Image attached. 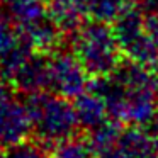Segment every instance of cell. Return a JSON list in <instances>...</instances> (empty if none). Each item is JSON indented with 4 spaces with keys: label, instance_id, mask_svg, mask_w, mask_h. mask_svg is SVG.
<instances>
[{
    "label": "cell",
    "instance_id": "1",
    "mask_svg": "<svg viewBox=\"0 0 158 158\" xmlns=\"http://www.w3.org/2000/svg\"><path fill=\"white\" fill-rule=\"evenodd\" d=\"M89 89L97 92L110 117L143 126L158 116V78L141 63L129 61L107 77H94Z\"/></svg>",
    "mask_w": 158,
    "mask_h": 158
},
{
    "label": "cell",
    "instance_id": "2",
    "mask_svg": "<svg viewBox=\"0 0 158 158\" xmlns=\"http://www.w3.org/2000/svg\"><path fill=\"white\" fill-rule=\"evenodd\" d=\"M72 51L90 77L112 75L119 68L123 56L114 26L99 21L83 22L73 32Z\"/></svg>",
    "mask_w": 158,
    "mask_h": 158
},
{
    "label": "cell",
    "instance_id": "3",
    "mask_svg": "<svg viewBox=\"0 0 158 158\" xmlns=\"http://www.w3.org/2000/svg\"><path fill=\"white\" fill-rule=\"evenodd\" d=\"M32 121V131L44 144L68 141L78 129V119L73 104L55 92L27 94L24 100Z\"/></svg>",
    "mask_w": 158,
    "mask_h": 158
},
{
    "label": "cell",
    "instance_id": "4",
    "mask_svg": "<svg viewBox=\"0 0 158 158\" xmlns=\"http://www.w3.org/2000/svg\"><path fill=\"white\" fill-rule=\"evenodd\" d=\"M112 26L121 51L129 61L144 66H153L158 61V43L148 31L146 14L138 5L126 10Z\"/></svg>",
    "mask_w": 158,
    "mask_h": 158
},
{
    "label": "cell",
    "instance_id": "5",
    "mask_svg": "<svg viewBox=\"0 0 158 158\" xmlns=\"http://www.w3.org/2000/svg\"><path fill=\"white\" fill-rule=\"evenodd\" d=\"M89 72L73 51L56 49L49 56V89L55 94L75 99L89 89Z\"/></svg>",
    "mask_w": 158,
    "mask_h": 158
},
{
    "label": "cell",
    "instance_id": "6",
    "mask_svg": "<svg viewBox=\"0 0 158 158\" xmlns=\"http://www.w3.org/2000/svg\"><path fill=\"white\" fill-rule=\"evenodd\" d=\"M32 131V121L24 102L5 99L0 102V146L24 141Z\"/></svg>",
    "mask_w": 158,
    "mask_h": 158
},
{
    "label": "cell",
    "instance_id": "7",
    "mask_svg": "<svg viewBox=\"0 0 158 158\" xmlns=\"http://www.w3.org/2000/svg\"><path fill=\"white\" fill-rule=\"evenodd\" d=\"M9 83L26 95L49 90V58L34 51L14 72Z\"/></svg>",
    "mask_w": 158,
    "mask_h": 158
},
{
    "label": "cell",
    "instance_id": "8",
    "mask_svg": "<svg viewBox=\"0 0 158 158\" xmlns=\"http://www.w3.org/2000/svg\"><path fill=\"white\" fill-rule=\"evenodd\" d=\"M97 158H158V141L136 126L121 131L112 150Z\"/></svg>",
    "mask_w": 158,
    "mask_h": 158
},
{
    "label": "cell",
    "instance_id": "9",
    "mask_svg": "<svg viewBox=\"0 0 158 158\" xmlns=\"http://www.w3.org/2000/svg\"><path fill=\"white\" fill-rule=\"evenodd\" d=\"M48 15L46 0H2L0 17L7 19L19 31Z\"/></svg>",
    "mask_w": 158,
    "mask_h": 158
},
{
    "label": "cell",
    "instance_id": "10",
    "mask_svg": "<svg viewBox=\"0 0 158 158\" xmlns=\"http://www.w3.org/2000/svg\"><path fill=\"white\" fill-rule=\"evenodd\" d=\"M48 15L63 32H75L85 22L87 0H46Z\"/></svg>",
    "mask_w": 158,
    "mask_h": 158
},
{
    "label": "cell",
    "instance_id": "11",
    "mask_svg": "<svg viewBox=\"0 0 158 158\" xmlns=\"http://www.w3.org/2000/svg\"><path fill=\"white\" fill-rule=\"evenodd\" d=\"M21 32H22L26 41L32 46V49L38 51V53L56 51L60 43H61V36L65 34L49 15L36 21L34 24L27 26V27L22 29Z\"/></svg>",
    "mask_w": 158,
    "mask_h": 158
},
{
    "label": "cell",
    "instance_id": "12",
    "mask_svg": "<svg viewBox=\"0 0 158 158\" xmlns=\"http://www.w3.org/2000/svg\"><path fill=\"white\" fill-rule=\"evenodd\" d=\"M73 107H75L78 124L85 129H94L99 124H102L106 121V116L109 114L106 100L92 89H87L85 92L77 95L73 100Z\"/></svg>",
    "mask_w": 158,
    "mask_h": 158
},
{
    "label": "cell",
    "instance_id": "13",
    "mask_svg": "<svg viewBox=\"0 0 158 158\" xmlns=\"http://www.w3.org/2000/svg\"><path fill=\"white\" fill-rule=\"evenodd\" d=\"M133 5L136 0H87V14L92 21L114 24Z\"/></svg>",
    "mask_w": 158,
    "mask_h": 158
},
{
    "label": "cell",
    "instance_id": "14",
    "mask_svg": "<svg viewBox=\"0 0 158 158\" xmlns=\"http://www.w3.org/2000/svg\"><path fill=\"white\" fill-rule=\"evenodd\" d=\"M121 134V129L117 126L116 119L114 121H104L102 124H99L97 127L90 129V139L89 146L92 148V153L95 156L109 153L114 148L117 138Z\"/></svg>",
    "mask_w": 158,
    "mask_h": 158
},
{
    "label": "cell",
    "instance_id": "15",
    "mask_svg": "<svg viewBox=\"0 0 158 158\" xmlns=\"http://www.w3.org/2000/svg\"><path fill=\"white\" fill-rule=\"evenodd\" d=\"M24 36L7 19L0 17V61L22 44Z\"/></svg>",
    "mask_w": 158,
    "mask_h": 158
},
{
    "label": "cell",
    "instance_id": "16",
    "mask_svg": "<svg viewBox=\"0 0 158 158\" xmlns=\"http://www.w3.org/2000/svg\"><path fill=\"white\" fill-rule=\"evenodd\" d=\"M0 158H51L44 150L36 143L21 141L15 144H9L4 150H0Z\"/></svg>",
    "mask_w": 158,
    "mask_h": 158
},
{
    "label": "cell",
    "instance_id": "17",
    "mask_svg": "<svg viewBox=\"0 0 158 158\" xmlns=\"http://www.w3.org/2000/svg\"><path fill=\"white\" fill-rule=\"evenodd\" d=\"M92 148L89 143H80V141H63L58 144L51 158H92Z\"/></svg>",
    "mask_w": 158,
    "mask_h": 158
},
{
    "label": "cell",
    "instance_id": "18",
    "mask_svg": "<svg viewBox=\"0 0 158 158\" xmlns=\"http://www.w3.org/2000/svg\"><path fill=\"white\" fill-rule=\"evenodd\" d=\"M146 24H148V31L151 32L155 41L158 43V9H155L153 12L146 14Z\"/></svg>",
    "mask_w": 158,
    "mask_h": 158
},
{
    "label": "cell",
    "instance_id": "19",
    "mask_svg": "<svg viewBox=\"0 0 158 158\" xmlns=\"http://www.w3.org/2000/svg\"><path fill=\"white\" fill-rule=\"evenodd\" d=\"M10 95V89H9V85L4 82V80H0V102H4L5 99H9Z\"/></svg>",
    "mask_w": 158,
    "mask_h": 158
},
{
    "label": "cell",
    "instance_id": "20",
    "mask_svg": "<svg viewBox=\"0 0 158 158\" xmlns=\"http://www.w3.org/2000/svg\"><path fill=\"white\" fill-rule=\"evenodd\" d=\"M153 72H155V75H156V78H158V61L153 65Z\"/></svg>",
    "mask_w": 158,
    "mask_h": 158
},
{
    "label": "cell",
    "instance_id": "21",
    "mask_svg": "<svg viewBox=\"0 0 158 158\" xmlns=\"http://www.w3.org/2000/svg\"><path fill=\"white\" fill-rule=\"evenodd\" d=\"M155 121H156V123H158V116H156V119H155Z\"/></svg>",
    "mask_w": 158,
    "mask_h": 158
},
{
    "label": "cell",
    "instance_id": "22",
    "mask_svg": "<svg viewBox=\"0 0 158 158\" xmlns=\"http://www.w3.org/2000/svg\"><path fill=\"white\" fill-rule=\"evenodd\" d=\"M0 2H2V0H0Z\"/></svg>",
    "mask_w": 158,
    "mask_h": 158
}]
</instances>
